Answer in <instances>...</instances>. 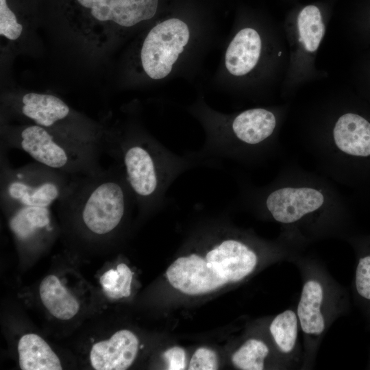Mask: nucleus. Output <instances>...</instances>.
Listing matches in <instances>:
<instances>
[{"mask_svg": "<svg viewBox=\"0 0 370 370\" xmlns=\"http://www.w3.org/2000/svg\"><path fill=\"white\" fill-rule=\"evenodd\" d=\"M236 203L281 227L280 235L300 251L320 240H345L351 232L349 206L334 182L296 162L286 164L267 184L236 177Z\"/></svg>", "mask_w": 370, "mask_h": 370, "instance_id": "nucleus-1", "label": "nucleus"}, {"mask_svg": "<svg viewBox=\"0 0 370 370\" xmlns=\"http://www.w3.org/2000/svg\"><path fill=\"white\" fill-rule=\"evenodd\" d=\"M101 152L121 169L140 211H149L168 203L167 192L186 171L207 165L196 151L179 155L150 136L128 130L103 129Z\"/></svg>", "mask_w": 370, "mask_h": 370, "instance_id": "nucleus-2", "label": "nucleus"}, {"mask_svg": "<svg viewBox=\"0 0 370 370\" xmlns=\"http://www.w3.org/2000/svg\"><path fill=\"white\" fill-rule=\"evenodd\" d=\"M57 202L63 215L77 221L84 231L96 236L113 233L136 206L116 164L94 173L73 176Z\"/></svg>", "mask_w": 370, "mask_h": 370, "instance_id": "nucleus-3", "label": "nucleus"}, {"mask_svg": "<svg viewBox=\"0 0 370 370\" xmlns=\"http://www.w3.org/2000/svg\"><path fill=\"white\" fill-rule=\"evenodd\" d=\"M302 147L319 173L332 182L356 189L370 187V120L366 116L345 112Z\"/></svg>", "mask_w": 370, "mask_h": 370, "instance_id": "nucleus-4", "label": "nucleus"}, {"mask_svg": "<svg viewBox=\"0 0 370 370\" xmlns=\"http://www.w3.org/2000/svg\"><path fill=\"white\" fill-rule=\"evenodd\" d=\"M291 262L301 277L295 311L303 339L301 369H308L313 366L321 343L332 324L349 312V295L319 260L300 254Z\"/></svg>", "mask_w": 370, "mask_h": 370, "instance_id": "nucleus-5", "label": "nucleus"}, {"mask_svg": "<svg viewBox=\"0 0 370 370\" xmlns=\"http://www.w3.org/2000/svg\"><path fill=\"white\" fill-rule=\"evenodd\" d=\"M208 134L197 151L208 164L212 159H226L245 166H257L277 158L281 151L276 138L278 118L265 108L245 110Z\"/></svg>", "mask_w": 370, "mask_h": 370, "instance_id": "nucleus-6", "label": "nucleus"}, {"mask_svg": "<svg viewBox=\"0 0 370 370\" xmlns=\"http://www.w3.org/2000/svg\"><path fill=\"white\" fill-rule=\"evenodd\" d=\"M0 148L22 150L34 161L71 176L94 173L103 169L100 151L35 124L5 128Z\"/></svg>", "mask_w": 370, "mask_h": 370, "instance_id": "nucleus-7", "label": "nucleus"}, {"mask_svg": "<svg viewBox=\"0 0 370 370\" xmlns=\"http://www.w3.org/2000/svg\"><path fill=\"white\" fill-rule=\"evenodd\" d=\"M1 149L0 203L6 212L21 207H47L57 202L73 176L34 161L13 168Z\"/></svg>", "mask_w": 370, "mask_h": 370, "instance_id": "nucleus-8", "label": "nucleus"}, {"mask_svg": "<svg viewBox=\"0 0 370 370\" xmlns=\"http://www.w3.org/2000/svg\"><path fill=\"white\" fill-rule=\"evenodd\" d=\"M189 37L188 25L177 18L166 19L154 26L147 35L140 51L146 74L153 79L167 76Z\"/></svg>", "mask_w": 370, "mask_h": 370, "instance_id": "nucleus-9", "label": "nucleus"}, {"mask_svg": "<svg viewBox=\"0 0 370 370\" xmlns=\"http://www.w3.org/2000/svg\"><path fill=\"white\" fill-rule=\"evenodd\" d=\"M166 275L173 287L190 295L208 293L228 283L197 254L176 259Z\"/></svg>", "mask_w": 370, "mask_h": 370, "instance_id": "nucleus-10", "label": "nucleus"}, {"mask_svg": "<svg viewBox=\"0 0 370 370\" xmlns=\"http://www.w3.org/2000/svg\"><path fill=\"white\" fill-rule=\"evenodd\" d=\"M94 18L130 27L156 14L159 0H77Z\"/></svg>", "mask_w": 370, "mask_h": 370, "instance_id": "nucleus-11", "label": "nucleus"}, {"mask_svg": "<svg viewBox=\"0 0 370 370\" xmlns=\"http://www.w3.org/2000/svg\"><path fill=\"white\" fill-rule=\"evenodd\" d=\"M268 330L272 345L285 369H301L303 348L299 342L301 331L295 309L288 308L275 315Z\"/></svg>", "mask_w": 370, "mask_h": 370, "instance_id": "nucleus-12", "label": "nucleus"}, {"mask_svg": "<svg viewBox=\"0 0 370 370\" xmlns=\"http://www.w3.org/2000/svg\"><path fill=\"white\" fill-rule=\"evenodd\" d=\"M139 346L136 336L128 330L115 332L108 340L91 348L90 359L96 370H125L134 361Z\"/></svg>", "mask_w": 370, "mask_h": 370, "instance_id": "nucleus-13", "label": "nucleus"}, {"mask_svg": "<svg viewBox=\"0 0 370 370\" xmlns=\"http://www.w3.org/2000/svg\"><path fill=\"white\" fill-rule=\"evenodd\" d=\"M345 240L352 247L356 258L353 298L370 330V234H351Z\"/></svg>", "mask_w": 370, "mask_h": 370, "instance_id": "nucleus-14", "label": "nucleus"}, {"mask_svg": "<svg viewBox=\"0 0 370 370\" xmlns=\"http://www.w3.org/2000/svg\"><path fill=\"white\" fill-rule=\"evenodd\" d=\"M261 51V39L254 29L239 31L230 43L225 53V66L236 76L249 73L257 64Z\"/></svg>", "mask_w": 370, "mask_h": 370, "instance_id": "nucleus-15", "label": "nucleus"}, {"mask_svg": "<svg viewBox=\"0 0 370 370\" xmlns=\"http://www.w3.org/2000/svg\"><path fill=\"white\" fill-rule=\"evenodd\" d=\"M7 212L10 229L21 243H29L45 232L53 230L49 208L21 207Z\"/></svg>", "mask_w": 370, "mask_h": 370, "instance_id": "nucleus-16", "label": "nucleus"}, {"mask_svg": "<svg viewBox=\"0 0 370 370\" xmlns=\"http://www.w3.org/2000/svg\"><path fill=\"white\" fill-rule=\"evenodd\" d=\"M19 365L23 370H61L58 356L47 342L36 334L23 335L18 341Z\"/></svg>", "mask_w": 370, "mask_h": 370, "instance_id": "nucleus-17", "label": "nucleus"}, {"mask_svg": "<svg viewBox=\"0 0 370 370\" xmlns=\"http://www.w3.org/2000/svg\"><path fill=\"white\" fill-rule=\"evenodd\" d=\"M39 294L44 306L58 319H71L79 311V304L76 298L54 275H49L42 280Z\"/></svg>", "mask_w": 370, "mask_h": 370, "instance_id": "nucleus-18", "label": "nucleus"}, {"mask_svg": "<svg viewBox=\"0 0 370 370\" xmlns=\"http://www.w3.org/2000/svg\"><path fill=\"white\" fill-rule=\"evenodd\" d=\"M273 352L276 354L264 341L249 338L232 354V361L239 369L262 370L267 367L268 358Z\"/></svg>", "mask_w": 370, "mask_h": 370, "instance_id": "nucleus-19", "label": "nucleus"}, {"mask_svg": "<svg viewBox=\"0 0 370 370\" xmlns=\"http://www.w3.org/2000/svg\"><path fill=\"white\" fill-rule=\"evenodd\" d=\"M297 28L299 41L309 52L315 51L323 38L325 32L322 16L318 7L308 5L297 16Z\"/></svg>", "mask_w": 370, "mask_h": 370, "instance_id": "nucleus-20", "label": "nucleus"}, {"mask_svg": "<svg viewBox=\"0 0 370 370\" xmlns=\"http://www.w3.org/2000/svg\"><path fill=\"white\" fill-rule=\"evenodd\" d=\"M23 25L17 21L6 0H0V34L9 40H16L23 32Z\"/></svg>", "mask_w": 370, "mask_h": 370, "instance_id": "nucleus-21", "label": "nucleus"}, {"mask_svg": "<svg viewBox=\"0 0 370 370\" xmlns=\"http://www.w3.org/2000/svg\"><path fill=\"white\" fill-rule=\"evenodd\" d=\"M218 368L216 353L208 348L200 347L193 354L188 369L215 370Z\"/></svg>", "mask_w": 370, "mask_h": 370, "instance_id": "nucleus-22", "label": "nucleus"}, {"mask_svg": "<svg viewBox=\"0 0 370 370\" xmlns=\"http://www.w3.org/2000/svg\"><path fill=\"white\" fill-rule=\"evenodd\" d=\"M119 278L116 287L107 295L112 299L127 297L131 294V283L134 273L124 263L117 265Z\"/></svg>", "mask_w": 370, "mask_h": 370, "instance_id": "nucleus-23", "label": "nucleus"}, {"mask_svg": "<svg viewBox=\"0 0 370 370\" xmlns=\"http://www.w3.org/2000/svg\"><path fill=\"white\" fill-rule=\"evenodd\" d=\"M163 358L167 362L169 370H182L186 368V353L180 347H173L166 350Z\"/></svg>", "mask_w": 370, "mask_h": 370, "instance_id": "nucleus-24", "label": "nucleus"}, {"mask_svg": "<svg viewBox=\"0 0 370 370\" xmlns=\"http://www.w3.org/2000/svg\"><path fill=\"white\" fill-rule=\"evenodd\" d=\"M119 276L117 269H110L101 277L100 282L106 295L116 287Z\"/></svg>", "mask_w": 370, "mask_h": 370, "instance_id": "nucleus-25", "label": "nucleus"}, {"mask_svg": "<svg viewBox=\"0 0 370 370\" xmlns=\"http://www.w3.org/2000/svg\"><path fill=\"white\" fill-rule=\"evenodd\" d=\"M367 367H368V369H370V356H369V364H368Z\"/></svg>", "mask_w": 370, "mask_h": 370, "instance_id": "nucleus-26", "label": "nucleus"}]
</instances>
